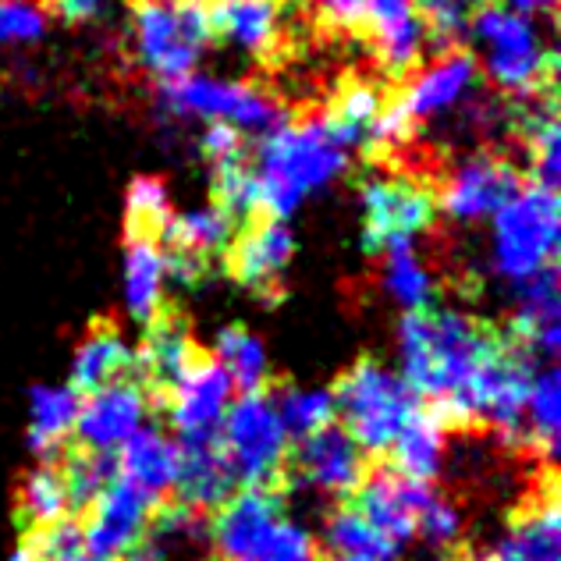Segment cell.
Listing matches in <instances>:
<instances>
[{
	"label": "cell",
	"instance_id": "6da1fadb",
	"mask_svg": "<svg viewBox=\"0 0 561 561\" xmlns=\"http://www.w3.org/2000/svg\"><path fill=\"white\" fill-rule=\"evenodd\" d=\"M505 345L508 337L491 323L459 309L426 306L405 313L398 328V359H402L398 377L416 391V398L445 402Z\"/></svg>",
	"mask_w": 561,
	"mask_h": 561
},
{
	"label": "cell",
	"instance_id": "7a4b0ae2",
	"mask_svg": "<svg viewBox=\"0 0 561 561\" xmlns=\"http://www.w3.org/2000/svg\"><path fill=\"white\" fill-rule=\"evenodd\" d=\"M345 168V146L337 142L320 114L277 125L253 153L260 210L285 220L309 188L323 185Z\"/></svg>",
	"mask_w": 561,
	"mask_h": 561
},
{
	"label": "cell",
	"instance_id": "3957f363",
	"mask_svg": "<svg viewBox=\"0 0 561 561\" xmlns=\"http://www.w3.org/2000/svg\"><path fill=\"white\" fill-rule=\"evenodd\" d=\"M334 409L345 420L348 437L356 440L363 451H388L402 426L416 416L420 398L409 383L391 374L388 366L377 359H359L348 366L334 388Z\"/></svg>",
	"mask_w": 561,
	"mask_h": 561
},
{
	"label": "cell",
	"instance_id": "277c9868",
	"mask_svg": "<svg viewBox=\"0 0 561 561\" xmlns=\"http://www.w3.org/2000/svg\"><path fill=\"white\" fill-rule=\"evenodd\" d=\"M469 33L483 43V68L505 96L526 100L558 93V54L543 47L523 14L480 8Z\"/></svg>",
	"mask_w": 561,
	"mask_h": 561
},
{
	"label": "cell",
	"instance_id": "5b68a950",
	"mask_svg": "<svg viewBox=\"0 0 561 561\" xmlns=\"http://www.w3.org/2000/svg\"><path fill=\"white\" fill-rule=\"evenodd\" d=\"M558 188L526 182L494 214V271L519 285L558 263Z\"/></svg>",
	"mask_w": 561,
	"mask_h": 561
},
{
	"label": "cell",
	"instance_id": "8992f818",
	"mask_svg": "<svg viewBox=\"0 0 561 561\" xmlns=\"http://www.w3.org/2000/svg\"><path fill=\"white\" fill-rule=\"evenodd\" d=\"M363 249L383 256L388 249L412 242L437 217V188L416 171L388 168L363 182Z\"/></svg>",
	"mask_w": 561,
	"mask_h": 561
},
{
	"label": "cell",
	"instance_id": "52a82bcc",
	"mask_svg": "<svg viewBox=\"0 0 561 561\" xmlns=\"http://www.w3.org/2000/svg\"><path fill=\"white\" fill-rule=\"evenodd\" d=\"M139 61L160 82L188 76L199 54L210 47L206 0H131Z\"/></svg>",
	"mask_w": 561,
	"mask_h": 561
},
{
	"label": "cell",
	"instance_id": "ba28073f",
	"mask_svg": "<svg viewBox=\"0 0 561 561\" xmlns=\"http://www.w3.org/2000/svg\"><path fill=\"white\" fill-rule=\"evenodd\" d=\"M288 434L271 402V394H242L231 402L225 423H220L217 445L225 451L234 483L242 486H274L288 469Z\"/></svg>",
	"mask_w": 561,
	"mask_h": 561
},
{
	"label": "cell",
	"instance_id": "9c48e42d",
	"mask_svg": "<svg viewBox=\"0 0 561 561\" xmlns=\"http://www.w3.org/2000/svg\"><path fill=\"white\" fill-rule=\"evenodd\" d=\"M164 100L182 114H199L210 122H225L234 128H277L285 125V111L267 93L239 82H217L199 76H179L164 82Z\"/></svg>",
	"mask_w": 561,
	"mask_h": 561
},
{
	"label": "cell",
	"instance_id": "30bf717a",
	"mask_svg": "<svg viewBox=\"0 0 561 561\" xmlns=\"http://www.w3.org/2000/svg\"><path fill=\"white\" fill-rule=\"evenodd\" d=\"M529 179L512 157L501 150H480L472 153L462 168L445 174V182H437V210H445L455 220H480L491 217L505 206L515 192Z\"/></svg>",
	"mask_w": 561,
	"mask_h": 561
},
{
	"label": "cell",
	"instance_id": "8fae6325",
	"mask_svg": "<svg viewBox=\"0 0 561 561\" xmlns=\"http://www.w3.org/2000/svg\"><path fill=\"white\" fill-rule=\"evenodd\" d=\"M291 256H295V239L288 225L277 217L260 214V217H249L245 225L234 231V239L225 253V267L253 295L280 299Z\"/></svg>",
	"mask_w": 561,
	"mask_h": 561
},
{
	"label": "cell",
	"instance_id": "7c38bea8",
	"mask_svg": "<svg viewBox=\"0 0 561 561\" xmlns=\"http://www.w3.org/2000/svg\"><path fill=\"white\" fill-rule=\"evenodd\" d=\"M164 398L179 445H203V440L220 437V423H225L234 402V388L228 374L217 366V359L199 356Z\"/></svg>",
	"mask_w": 561,
	"mask_h": 561
},
{
	"label": "cell",
	"instance_id": "4fadbf2b",
	"mask_svg": "<svg viewBox=\"0 0 561 561\" xmlns=\"http://www.w3.org/2000/svg\"><path fill=\"white\" fill-rule=\"evenodd\" d=\"M142 423H150V388L136 377H122L79 402L76 437L82 448L114 455Z\"/></svg>",
	"mask_w": 561,
	"mask_h": 561
},
{
	"label": "cell",
	"instance_id": "5bb4252c",
	"mask_svg": "<svg viewBox=\"0 0 561 561\" xmlns=\"http://www.w3.org/2000/svg\"><path fill=\"white\" fill-rule=\"evenodd\" d=\"M288 459L295 483L323 497H352L366 480V451L337 423H328L323 431L302 437L299 448L288 451Z\"/></svg>",
	"mask_w": 561,
	"mask_h": 561
},
{
	"label": "cell",
	"instance_id": "9a60e30c",
	"mask_svg": "<svg viewBox=\"0 0 561 561\" xmlns=\"http://www.w3.org/2000/svg\"><path fill=\"white\" fill-rule=\"evenodd\" d=\"M90 508V523L82 526V548L96 558H122L146 534L157 512V497L114 477Z\"/></svg>",
	"mask_w": 561,
	"mask_h": 561
},
{
	"label": "cell",
	"instance_id": "2e32d148",
	"mask_svg": "<svg viewBox=\"0 0 561 561\" xmlns=\"http://www.w3.org/2000/svg\"><path fill=\"white\" fill-rule=\"evenodd\" d=\"M508 345L534 363H554L561 348V299L558 267H548L515 285V309L508 323Z\"/></svg>",
	"mask_w": 561,
	"mask_h": 561
},
{
	"label": "cell",
	"instance_id": "e0dca14e",
	"mask_svg": "<svg viewBox=\"0 0 561 561\" xmlns=\"http://www.w3.org/2000/svg\"><path fill=\"white\" fill-rule=\"evenodd\" d=\"M423 25L412 0H366V47L380 76L402 85L423 65Z\"/></svg>",
	"mask_w": 561,
	"mask_h": 561
},
{
	"label": "cell",
	"instance_id": "ac0fdd59",
	"mask_svg": "<svg viewBox=\"0 0 561 561\" xmlns=\"http://www.w3.org/2000/svg\"><path fill=\"white\" fill-rule=\"evenodd\" d=\"M434 491V483H423V480H405L398 472H374L356 486V508L366 523L374 529H380L383 537L394 540L398 548L416 537V512L426 501V494Z\"/></svg>",
	"mask_w": 561,
	"mask_h": 561
},
{
	"label": "cell",
	"instance_id": "d6986e66",
	"mask_svg": "<svg viewBox=\"0 0 561 561\" xmlns=\"http://www.w3.org/2000/svg\"><path fill=\"white\" fill-rule=\"evenodd\" d=\"M199 359L196 342L185 317L168 313V306L146 323V337L136 352V370L142 374V383H150L157 394H168L179 377Z\"/></svg>",
	"mask_w": 561,
	"mask_h": 561
},
{
	"label": "cell",
	"instance_id": "ffe728a7",
	"mask_svg": "<svg viewBox=\"0 0 561 561\" xmlns=\"http://www.w3.org/2000/svg\"><path fill=\"white\" fill-rule=\"evenodd\" d=\"M214 554L210 526L199 512L174 505L153 512L146 534L125 551V561H206Z\"/></svg>",
	"mask_w": 561,
	"mask_h": 561
},
{
	"label": "cell",
	"instance_id": "44dd1931",
	"mask_svg": "<svg viewBox=\"0 0 561 561\" xmlns=\"http://www.w3.org/2000/svg\"><path fill=\"white\" fill-rule=\"evenodd\" d=\"M480 561H561V512L554 491L515 515Z\"/></svg>",
	"mask_w": 561,
	"mask_h": 561
},
{
	"label": "cell",
	"instance_id": "7402d4cb",
	"mask_svg": "<svg viewBox=\"0 0 561 561\" xmlns=\"http://www.w3.org/2000/svg\"><path fill=\"white\" fill-rule=\"evenodd\" d=\"M174 497L192 512L220 508L234 491V477L217 440L179 445V472H174Z\"/></svg>",
	"mask_w": 561,
	"mask_h": 561
},
{
	"label": "cell",
	"instance_id": "603a6c76",
	"mask_svg": "<svg viewBox=\"0 0 561 561\" xmlns=\"http://www.w3.org/2000/svg\"><path fill=\"white\" fill-rule=\"evenodd\" d=\"M117 477L136 483L139 491L153 494L157 501L171 494L174 472H179V440H171L160 426L142 423L114 455Z\"/></svg>",
	"mask_w": 561,
	"mask_h": 561
},
{
	"label": "cell",
	"instance_id": "cb8c5ba5",
	"mask_svg": "<svg viewBox=\"0 0 561 561\" xmlns=\"http://www.w3.org/2000/svg\"><path fill=\"white\" fill-rule=\"evenodd\" d=\"M136 374V348L125 342V334L107 320H96L90 334L82 337L76 356H71L68 370V388H76L79 394H90L103 383H114L122 377Z\"/></svg>",
	"mask_w": 561,
	"mask_h": 561
},
{
	"label": "cell",
	"instance_id": "d4e9b609",
	"mask_svg": "<svg viewBox=\"0 0 561 561\" xmlns=\"http://www.w3.org/2000/svg\"><path fill=\"white\" fill-rule=\"evenodd\" d=\"M79 391L68 383H36L28 391V448L39 462H54L65 440L76 437Z\"/></svg>",
	"mask_w": 561,
	"mask_h": 561
},
{
	"label": "cell",
	"instance_id": "484cf974",
	"mask_svg": "<svg viewBox=\"0 0 561 561\" xmlns=\"http://www.w3.org/2000/svg\"><path fill=\"white\" fill-rule=\"evenodd\" d=\"M445 445H448V423L437 416L434 409H416L402 434L394 437L391 451V472L405 480L434 483L440 466H445Z\"/></svg>",
	"mask_w": 561,
	"mask_h": 561
},
{
	"label": "cell",
	"instance_id": "4316f807",
	"mask_svg": "<svg viewBox=\"0 0 561 561\" xmlns=\"http://www.w3.org/2000/svg\"><path fill=\"white\" fill-rule=\"evenodd\" d=\"M164 249L153 239H128L125 245V306L128 317L150 323L164 309Z\"/></svg>",
	"mask_w": 561,
	"mask_h": 561
},
{
	"label": "cell",
	"instance_id": "83f0119b",
	"mask_svg": "<svg viewBox=\"0 0 561 561\" xmlns=\"http://www.w3.org/2000/svg\"><path fill=\"white\" fill-rule=\"evenodd\" d=\"M558 426H561V374L554 363H540L529 377L523 409V440L543 448L548 462L558 459Z\"/></svg>",
	"mask_w": 561,
	"mask_h": 561
},
{
	"label": "cell",
	"instance_id": "f1b7e54d",
	"mask_svg": "<svg viewBox=\"0 0 561 561\" xmlns=\"http://www.w3.org/2000/svg\"><path fill=\"white\" fill-rule=\"evenodd\" d=\"M214 359L220 370L228 374L231 388L242 391V394H256L267 388V377H271V366H267V348L253 334L231 323V328H220L214 337Z\"/></svg>",
	"mask_w": 561,
	"mask_h": 561
},
{
	"label": "cell",
	"instance_id": "f546056e",
	"mask_svg": "<svg viewBox=\"0 0 561 561\" xmlns=\"http://www.w3.org/2000/svg\"><path fill=\"white\" fill-rule=\"evenodd\" d=\"M323 543L337 558H359V561H394L402 554L394 540H388L363 519L356 508H334L323 523Z\"/></svg>",
	"mask_w": 561,
	"mask_h": 561
},
{
	"label": "cell",
	"instance_id": "4dcf8cb0",
	"mask_svg": "<svg viewBox=\"0 0 561 561\" xmlns=\"http://www.w3.org/2000/svg\"><path fill=\"white\" fill-rule=\"evenodd\" d=\"M383 256H388V267H383V288H388V295L405 309V313H416V309L434 306L437 280H434L431 267L416 256L412 242L394 245Z\"/></svg>",
	"mask_w": 561,
	"mask_h": 561
},
{
	"label": "cell",
	"instance_id": "1f68e13d",
	"mask_svg": "<svg viewBox=\"0 0 561 561\" xmlns=\"http://www.w3.org/2000/svg\"><path fill=\"white\" fill-rule=\"evenodd\" d=\"M271 402L277 409L285 434L295 440L323 431V426L334 423V416H337L334 391H328V388H295V383H285V388L271 394Z\"/></svg>",
	"mask_w": 561,
	"mask_h": 561
},
{
	"label": "cell",
	"instance_id": "d6a6232c",
	"mask_svg": "<svg viewBox=\"0 0 561 561\" xmlns=\"http://www.w3.org/2000/svg\"><path fill=\"white\" fill-rule=\"evenodd\" d=\"M71 512L68 505V486L61 469L54 462H39L28 477L22 480V491H19V515L28 529H39V526H50L57 519H65Z\"/></svg>",
	"mask_w": 561,
	"mask_h": 561
},
{
	"label": "cell",
	"instance_id": "836d02e7",
	"mask_svg": "<svg viewBox=\"0 0 561 561\" xmlns=\"http://www.w3.org/2000/svg\"><path fill=\"white\" fill-rule=\"evenodd\" d=\"M239 561H320V543L288 515H277L245 543Z\"/></svg>",
	"mask_w": 561,
	"mask_h": 561
},
{
	"label": "cell",
	"instance_id": "e575fe53",
	"mask_svg": "<svg viewBox=\"0 0 561 561\" xmlns=\"http://www.w3.org/2000/svg\"><path fill=\"white\" fill-rule=\"evenodd\" d=\"M171 199L164 182L157 179H136L128 185V210H125V234L128 239H153L160 242L171 225Z\"/></svg>",
	"mask_w": 561,
	"mask_h": 561
},
{
	"label": "cell",
	"instance_id": "d590c367",
	"mask_svg": "<svg viewBox=\"0 0 561 561\" xmlns=\"http://www.w3.org/2000/svg\"><path fill=\"white\" fill-rule=\"evenodd\" d=\"M412 4H416L423 36L434 43L437 54H445L451 47H462L483 0H412Z\"/></svg>",
	"mask_w": 561,
	"mask_h": 561
},
{
	"label": "cell",
	"instance_id": "8d00e7d4",
	"mask_svg": "<svg viewBox=\"0 0 561 561\" xmlns=\"http://www.w3.org/2000/svg\"><path fill=\"white\" fill-rule=\"evenodd\" d=\"M65 486H68V505L71 512L76 508H90L93 501L100 497V491L117 477V462L111 451H90V448H79L71 451L65 459Z\"/></svg>",
	"mask_w": 561,
	"mask_h": 561
},
{
	"label": "cell",
	"instance_id": "74e56055",
	"mask_svg": "<svg viewBox=\"0 0 561 561\" xmlns=\"http://www.w3.org/2000/svg\"><path fill=\"white\" fill-rule=\"evenodd\" d=\"M416 537H423L434 548H448L462 537V515L451 505L448 497H440L437 491L426 494V501L416 512Z\"/></svg>",
	"mask_w": 561,
	"mask_h": 561
},
{
	"label": "cell",
	"instance_id": "f35d334b",
	"mask_svg": "<svg viewBox=\"0 0 561 561\" xmlns=\"http://www.w3.org/2000/svg\"><path fill=\"white\" fill-rule=\"evenodd\" d=\"M25 543L36 551L39 561H61V558H68V554L85 551V548H82V526H79V523H71L68 515H65V519L50 523V526L33 529V534L25 537Z\"/></svg>",
	"mask_w": 561,
	"mask_h": 561
},
{
	"label": "cell",
	"instance_id": "ab89813d",
	"mask_svg": "<svg viewBox=\"0 0 561 561\" xmlns=\"http://www.w3.org/2000/svg\"><path fill=\"white\" fill-rule=\"evenodd\" d=\"M47 25V14L33 0H0V43L36 39Z\"/></svg>",
	"mask_w": 561,
	"mask_h": 561
},
{
	"label": "cell",
	"instance_id": "60d3db41",
	"mask_svg": "<svg viewBox=\"0 0 561 561\" xmlns=\"http://www.w3.org/2000/svg\"><path fill=\"white\" fill-rule=\"evenodd\" d=\"M107 0H43V8H50L54 19H61L65 25H85L103 14Z\"/></svg>",
	"mask_w": 561,
	"mask_h": 561
},
{
	"label": "cell",
	"instance_id": "b9f144b4",
	"mask_svg": "<svg viewBox=\"0 0 561 561\" xmlns=\"http://www.w3.org/2000/svg\"><path fill=\"white\" fill-rule=\"evenodd\" d=\"M483 8H501V11H512V14H548L554 19V8L558 0H483Z\"/></svg>",
	"mask_w": 561,
	"mask_h": 561
},
{
	"label": "cell",
	"instance_id": "7bdbcfd3",
	"mask_svg": "<svg viewBox=\"0 0 561 561\" xmlns=\"http://www.w3.org/2000/svg\"><path fill=\"white\" fill-rule=\"evenodd\" d=\"M8 561H39V558H36V551H33V548H28V543L22 540V548H19V551H14V554H11Z\"/></svg>",
	"mask_w": 561,
	"mask_h": 561
},
{
	"label": "cell",
	"instance_id": "ee69618b",
	"mask_svg": "<svg viewBox=\"0 0 561 561\" xmlns=\"http://www.w3.org/2000/svg\"><path fill=\"white\" fill-rule=\"evenodd\" d=\"M61 561H117V558H96V554H90V551H79V554H68V558H61Z\"/></svg>",
	"mask_w": 561,
	"mask_h": 561
},
{
	"label": "cell",
	"instance_id": "f6af8a7d",
	"mask_svg": "<svg viewBox=\"0 0 561 561\" xmlns=\"http://www.w3.org/2000/svg\"><path fill=\"white\" fill-rule=\"evenodd\" d=\"M445 561H466V558H459V554H448Z\"/></svg>",
	"mask_w": 561,
	"mask_h": 561
},
{
	"label": "cell",
	"instance_id": "bcb514c9",
	"mask_svg": "<svg viewBox=\"0 0 561 561\" xmlns=\"http://www.w3.org/2000/svg\"><path fill=\"white\" fill-rule=\"evenodd\" d=\"M337 561H359V558H337Z\"/></svg>",
	"mask_w": 561,
	"mask_h": 561
}]
</instances>
